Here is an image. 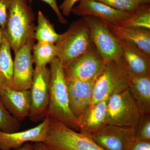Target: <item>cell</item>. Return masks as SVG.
<instances>
[{
  "label": "cell",
  "instance_id": "1",
  "mask_svg": "<svg viewBox=\"0 0 150 150\" xmlns=\"http://www.w3.org/2000/svg\"><path fill=\"white\" fill-rule=\"evenodd\" d=\"M49 64V99L47 116L62 122L75 131H79L78 119L70 109L63 65L56 57Z\"/></svg>",
  "mask_w": 150,
  "mask_h": 150
},
{
  "label": "cell",
  "instance_id": "2",
  "mask_svg": "<svg viewBox=\"0 0 150 150\" xmlns=\"http://www.w3.org/2000/svg\"><path fill=\"white\" fill-rule=\"evenodd\" d=\"M29 0H9L5 33L14 54L34 38L35 15Z\"/></svg>",
  "mask_w": 150,
  "mask_h": 150
},
{
  "label": "cell",
  "instance_id": "3",
  "mask_svg": "<svg viewBox=\"0 0 150 150\" xmlns=\"http://www.w3.org/2000/svg\"><path fill=\"white\" fill-rule=\"evenodd\" d=\"M56 58L63 66L95 48L89 29L83 18L73 22L55 43Z\"/></svg>",
  "mask_w": 150,
  "mask_h": 150
},
{
  "label": "cell",
  "instance_id": "4",
  "mask_svg": "<svg viewBox=\"0 0 150 150\" xmlns=\"http://www.w3.org/2000/svg\"><path fill=\"white\" fill-rule=\"evenodd\" d=\"M48 132L43 143L48 150H105L91 137L49 117Z\"/></svg>",
  "mask_w": 150,
  "mask_h": 150
},
{
  "label": "cell",
  "instance_id": "5",
  "mask_svg": "<svg viewBox=\"0 0 150 150\" xmlns=\"http://www.w3.org/2000/svg\"><path fill=\"white\" fill-rule=\"evenodd\" d=\"M131 76L121 57L105 62L103 71L94 82L91 106L128 89Z\"/></svg>",
  "mask_w": 150,
  "mask_h": 150
},
{
  "label": "cell",
  "instance_id": "6",
  "mask_svg": "<svg viewBox=\"0 0 150 150\" xmlns=\"http://www.w3.org/2000/svg\"><path fill=\"white\" fill-rule=\"evenodd\" d=\"M141 115L128 88L113 94L108 99V125L135 128Z\"/></svg>",
  "mask_w": 150,
  "mask_h": 150
},
{
  "label": "cell",
  "instance_id": "7",
  "mask_svg": "<svg viewBox=\"0 0 150 150\" xmlns=\"http://www.w3.org/2000/svg\"><path fill=\"white\" fill-rule=\"evenodd\" d=\"M82 18L88 26L91 38L96 50L105 62L121 57V50L117 38L105 22L92 16Z\"/></svg>",
  "mask_w": 150,
  "mask_h": 150
},
{
  "label": "cell",
  "instance_id": "8",
  "mask_svg": "<svg viewBox=\"0 0 150 150\" xmlns=\"http://www.w3.org/2000/svg\"><path fill=\"white\" fill-rule=\"evenodd\" d=\"M50 72L47 67H36L30 91L31 106L29 116L33 122L43 121L47 116L49 103V86Z\"/></svg>",
  "mask_w": 150,
  "mask_h": 150
},
{
  "label": "cell",
  "instance_id": "9",
  "mask_svg": "<svg viewBox=\"0 0 150 150\" xmlns=\"http://www.w3.org/2000/svg\"><path fill=\"white\" fill-rule=\"evenodd\" d=\"M105 63L94 48L63 66V70L66 77L95 82L103 71Z\"/></svg>",
  "mask_w": 150,
  "mask_h": 150
},
{
  "label": "cell",
  "instance_id": "10",
  "mask_svg": "<svg viewBox=\"0 0 150 150\" xmlns=\"http://www.w3.org/2000/svg\"><path fill=\"white\" fill-rule=\"evenodd\" d=\"M90 137L105 150H129L136 140L135 128L108 125Z\"/></svg>",
  "mask_w": 150,
  "mask_h": 150
},
{
  "label": "cell",
  "instance_id": "11",
  "mask_svg": "<svg viewBox=\"0 0 150 150\" xmlns=\"http://www.w3.org/2000/svg\"><path fill=\"white\" fill-rule=\"evenodd\" d=\"M35 40H29L15 54L12 88L28 90L32 85L33 72L32 48Z\"/></svg>",
  "mask_w": 150,
  "mask_h": 150
},
{
  "label": "cell",
  "instance_id": "12",
  "mask_svg": "<svg viewBox=\"0 0 150 150\" xmlns=\"http://www.w3.org/2000/svg\"><path fill=\"white\" fill-rule=\"evenodd\" d=\"M133 12L118 10L96 0H81L71 11V13L78 16L95 17L106 23L115 25L126 20Z\"/></svg>",
  "mask_w": 150,
  "mask_h": 150
},
{
  "label": "cell",
  "instance_id": "13",
  "mask_svg": "<svg viewBox=\"0 0 150 150\" xmlns=\"http://www.w3.org/2000/svg\"><path fill=\"white\" fill-rule=\"evenodd\" d=\"M49 117L38 126L19 132L7 133L0 131V150H17L29 142H43L48 132Z\"/></svg>",
  "mask_w": 150,
  "mask_h": 150
},
{
  "label": "cell",
  "instance_id": "14",
  "mask_svg": "<svg viewBox=\"0 0 150 150\" xmlns=\"http://www.w3.org/2000/svg\"><path fill=\"white\" fill-rule=\"evenodd\" d=\"M65 79L70 109L78 120L91 106L95 82L84 81L66 77Z\"/></svg>",
  "mask_w": 150,
  "mask_h": 150
},
{
  "label": "cell",
  "instance_id": "15",
  "mask_svg": "<svg viewBox=\"0 0 150 150\" xmlns=\"http://www.w3.org/2000/svg\"><path fill=\"white\" fill-rule=\"evenodd\" d=\"M0 98L11 115L20 122L29 116L31 106L30 90L18 91L11 88L0 89Z\"/></svg>",
  "mask_w": 150,
  "mask_h": 150
},
{
  "label": "cell",
  "instance_id": "16",
  "mask_svg": "<svg viewBox=\"0 0 150 150\" xmlns=\"http://www.w3.org/2000/svg\"><path fill=\"white\" fill-rule=\"evenodd\" d=\"M107 100L97 103L78 119L79 131L87 136L96 134L107 126Z\"/></svg>",
  "mask_w": 150,
  "mask_h": 150
},
{
  "label": "cell",
  "instance_id": "17",
  "mask_svg": "<svg viewBox=\"0 0 150 150\" xmlns=\"http://www.w3.org/2000/svg\"><path fill=\"white\" fill-rule=\"evenodd\" d=\"M116 38L121 47V58L131 74L135 76L150 74V56L128 42Z\"/></svg>",
  "mask_w": 150,
  "mask_h": 150
},
{
  "label": "cell",
  "instance_id": "18",
  "mask_svg": "<svg viewBox=\"0 0 150 150\" xmlns=\"http://www.w3.org/2000/svg\"><path fill=\"white\" fill-rule=\"evenodd\" d=\"M106 23L115 37L133 45L150 57V30Z\"/></svg>",
  "mask_w": 150,
  "mask_h": 150
},
{
  "label": "cell",
  "instance_id": "19",
  "mask_svg": "<svg viewBox=\"0 0 150 150\" xmlns=\"http://www.w3.org/2000/svg\"><path fill=\"white\" fill-rule=\"evenodd\" d=\"M128 89L141 114H150V74L131 75Z\"/></svg>",
  "mask_w": 150,
  "mask_h": 150
},
{
  "label": "cell",
  "instance_id": "20",
  "mask_svg": "<svg viewBox=\"0 0 150 150\" xmlns=\"http://www.w3.org/2000/svg\"><path fill=\"white\" fill-rule=\"evenodd\" d=\"M10 46L6 38L0 47V89L12 86L13 61Z\"/></svg>",
  "mask_w": 150,
  "mask_h": 150
},
{
  "label": "cell",
  "instance_id": "21",
  "mask_svg": "<svg viewBox=\"0 0 150 150\" xmlns=\"http://www.w3.org/2000/svg\"><path fill=\"white\" fill-rule=\"evenodd\" d=\"M37 25L35 26L34 38L38 42L55 43L60 34L57 33L54 25L41 11L38 13Z\"/></svg>",
  "mask_w": 150,
  "mask_h": 150
},
{
  "label": "cell",
  "instance_id": "22",
  "mask_svg": "<svg viewBox=\"0 0 150 150\" xmlns=\"http://www.w3.org/2000/svg\"><path fill=\"white\" fill-rule=\"evenodd\" d=\"M32 54L35 67H46L56 58L57 49L55 43L37 42L33 45Z\"/></svg>",
  "mask_w": 150,
  "mask_h": 150
},
{
  "label": "cell",
  "instance_id": "23",
  "mask_svg": "<svg viewBox=\"0 0 150 150\" xmlns=\"http://www.w3.org/2000/svg\"><path fill=\"white\" fill-rule=\"evenodd\" d=\"M118 25L150 30V4L140 5L131 16Z\"/></svg>",
  "mask_w": 150,
  "mask_h": 150
},
{
  "label": "cell",
  "instance_id": "24",
  "mask_svg": "<svg viewBox=\"0 0 150 150\" xmlns=\"http://www.w3.org/2000/svg\"><path fill=\"white\" fill-rule=\"evenodd\" d=\"M20 127V122L11 115L0 98V131L13 133Z\"/></svg>",
  "mask_w": 150,
  "mask_h": 150
},
{
  "label": "cell",
  "instance_id": "25",
  "mask_svg": "<svg viewBox=\"0 0 150 150\" xmlns=\"http://www.w3.org/2000/svg\"><path fill=\"white\" fill-rule=\"evenodd\" d=\"M104 3L112 8L127 12H133L140 5L137 0H96Z\"/></svg>",
  "mask_w": 150,
  "mask_h": 150
},
{
  "label": "cell",
  "instance_id": "26",
  "mask_svg": "<svg viewBox=\"0 0 150 150\" xmlns=\"http://www.w3.org/2000/svg\"><path fill=\"white\" fill-rule=\"evenodd\" d=\"M135 138L137 140H150V114L140 116L135 127Z\"/></svg>",
  "mask_w": 150,
  "mask_h": 150
},
{
  "label": "cell",
  "instance_id": "27",
  "mask_svg": "<svg viewBox=\"0 0 150 150\" xmlns=\"http://www.w3.org/2000/svg\"><path fill=\"white\" fill-rule=\"evenodd\" d=\"M9 0H0V27L5 29L7 18Z\"/></svg>",
  "mask_w": 150,
  "mask_h": 150
},
{
  "label": "cell",
  "instance_id": "28",
  "mask_svg": "<svg viewBox=\"0 0 150 150\" xmlns=\"http://www.w3.org/2000/svg\"><path fill=\"white\" fill-rule=\"evenodd\" d=\"M33 1V0H29V2L30 3ZM41 1L48 4V5L51 7L57 16L58 20L60 23L62 24L67 23V21L64 17V16L62 15L61 11L59 10V7L57 5L56 0H41Z\"/></svg>",
  "mask_w": 150,
  "mask_h": 150
},
{
  "label": "cell",
  "instance_id": "29",
  "mask_svg": "<svg viewBox=\"0 0 150 150\" xmlns=\"http://www.w3.org/2000/svg\"><path fill=\"white\" fill-rule=\"evenodd\" d=\"M81 0H64L59 9L62 15L66 17L69 16L71 13L72 10L75 6V4Z\"/></svg>",
  "mask_w": 150,
  "mask_h": 150
},
{
  "label": "cell",
  "instance_id": "30",
  "mask_svg": "<svg viewBox=\"0 0 150 150\" xmlns=\"http://www.w3.org/2000/svg\"><path fill=\"white\" fill-rule=\"evenodd\" d=\"M129 150H150V140L136 139Z\"/></svg>",
  "mask_w": 150,
  "mask_h": 150
},
{
  "label": "cell",
  "instance_id": "31",
  "mask_svg": "<svg viewBox=\"0 0 150 150\" xmlns=\"http://www.w3.org/2000/svg\"><path fill=\"white\" fill-rule=\"evenodd\" d=\"M32 150H48L43 142H37L33 145Z\"/></svg>",
  "mask_w": 150,
  "mask_h": 150
},
{
  "label": "cell",
  "instance_id": "32",
  "mask_svg": "<svg viewBox=\"0 0 150 150\" xmlns=\"http://www.w3.org/2000/svg\"><path fill=\"white\" fill-rule=\"evenodd\" d=\"M5 37V33L4 30L0 27V47L4 40Z\"/></svg>",
  "mask_w": 150,
  "mask_h": 150
},
{
  "label": "cell",
  "instance_id": "33",
  "mask_svg": "<svg viewBox=\"0 0 150 150\" xmlns=\"http://www.w3.org/2000/svg\"><path fill=\"white\" fill-rule=\"evenodd\" d=\"M33 148V145L29 143L25 144L20 149L17 150H32Z\"/></svg>",
  "mask_w": 150,
  "mask_h": 150
},
{
  "label": "cell",
  "instance_id": "34",
  "mask_svg": "<svg viewBox=\"0 0 150 150\" xmlns=\"http://www.w3.org/2000/svg\"><path fill=\"white\" fill-rule=\"evenodd\" d=\"M137 1L139 5L146 4L150 3V0H137Z\"/></svg>",
  "mask_w": 150,
  "mask_h": 150
}]
</instances>
